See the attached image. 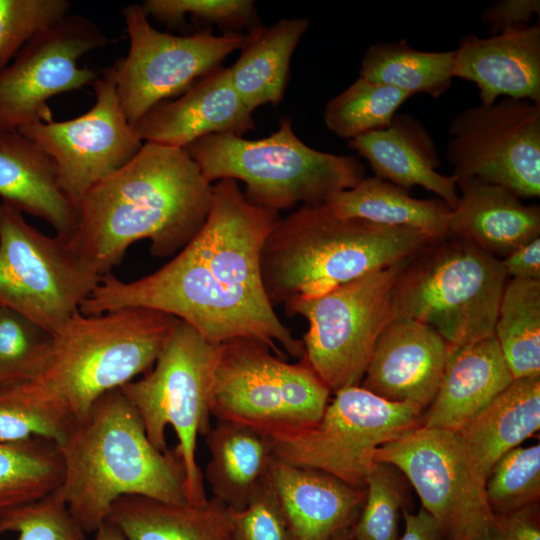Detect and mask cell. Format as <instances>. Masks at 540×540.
<instances>
[{"instance_id":"35","label":"cell","mask_w":540,"mask_h":540,"mask_svg":"<svg viewBox=\"0 0 540 540\" xmlns=\"http://www.w3.org/2000/svg\"><path fill=\"white\" fill-rule=\"evenodd\" d=\"M73 423L34 399L20 380L0 384V442L44 439L60 445Z\"/></svg>"},{"instance_id":"12","label":"cell","mask_w":540,"mask_h":540,"mask_svg":"<svg viewBox=\"0 0 540 540\" xmlns=\"http://www.w3.org/2000/svg\"><path fill=\"white\" fill-rule=\"evenodd\" d=\"M374 460L406 476L444 540H482L492 527L487 476L455 432L420 425L378 447Z\"/></svg>"},{"instance_id":"43","label":"cell","mask_w":540,"mask_h":540,"mask_svg":"<svg viewBox=\"0 0 540 540\" xmlns=\"http://www.w3.org/2000/svg\"><path fill=\"white\" fill-rule=\"evenodd\" d=\"M534 15L540 18L539 0H498L484 9L481 19L489 26V33L496 35L514 27L528 25Z\"/></svg>"},{"instance_id":"19","label":"cell","mask_w":540,"mask_h":540,"mask_svg":"<svg viewBox=\"0 0 540 540\" xmlns=\"http://www.w3.org/2000/svg\"><path fill=\"white\" fill-rule=\"evenodd\" d=\"M252 113L233 88L228 68H216L176 100H166L133 127L145 142L185 148L212 134L242 136L254 129Z\"/></svg>"},{"instance_id":"11","label":"cell","mask_w":540,"mask_h":540,"mask_svg":"<svg viewBox=\"0 0 540 540\" xmlns=\"http://www.w3.org/2000/svg\"><path fill=\"white\" fill-rule=\"evenodd\" d=\"M423 410L393 402L360 386L335 392L321 418L296 434L274 440L277 458L325 472L365 489L376 449L422 425Z\"/></svg>"},{"instance_id":"1","label":"cell","mask_w":540,"mask_h":540,"mask_svg":"<svg viewBox=\"0 0 540 540\" xmlns=\"http://www.w3.org/2000/svg\"><path fill=\"white\" fill-rule=\"evenodd\" d=\"M279 218V212L248 202L237 181L220 179L212 186L205 223L184 248L137 280L102 277L80 312L153 309L186 322L215 344L253 339L282 359L302 358V340L279 319L261 279V250Z\"/></svg>"},{"instance_id":"34","label":"cell","mask_w":540,"mask_h":540,"mask_svg":"<svg viewBox=\"0 0 540 540\" xmlns=\"http://www.w3.org/2000/svg\"><path fill=\"white\" fill-rule=\"evenodd\" d=\"M410 96L395 88L358 77L329 100L323 118L326 127L344 139L388 127Z\"/></svg>"},{"instance_id":"8","label":"cell","mask_w":540,"mask_h":540,"mask_svg":"<svg viewBox=\"0 0 540 540\" xmlns=\"http://www.w3.org/2000/svg\"><path fill=\"white\" fill-rule=\"evenodd\" d=\"M221 344L206 340L177 320L153 367L119 390L141 418L151 443L167 451L166 428L177 436L174 448L185 471V494L190 505L208 501L203 473L196 459L197 440L210 431L211 399Z\"/></svg>"},{"instance_id":"20","label":"cell","mask_w":540,"mask_h":540,"mask_svg":"<svg viewBox=\"0 0 540 540\" xmlns=\"http://www.w3.org/2000/svg\"><path fill=\"white\" fill-rule=\"evenodd\" d=\"M453 77L473 82L481 104L499 97L540 104V23L496 35L464 36L453 51Z\"/></svg>"},{"instance_id":"21","label":"cell","mask_w":540,"mask_h":540,"mask_svg":"<svg viewBox=\"0 0 540 540\" xmlns=\"http://www.w3.org/2000/svg\"><path fill=\"white\" fill-rule=\"evenodd\" d=\"M294 540H331L352 528L366 490L352 487L325 472L274 457L268 475Z\"/></svg>"},{"instance_id":"41","label":"cell","mask_w":540,"mask_h":540,"mask_svg":"<svg viewBox=\"0 0 540 540\" xmlns=\"http://www.w3.org/2000/svg\"><path fill=\"white\" fill-rule=\"evenodd\" d=\"M50 334L19 312L0 304V375L27 379L36 367Z\"/></svg>"},{"instance_id":"25","label":"cell","mask_w":540,"mask_h":540,"mask_svg":"<svg viewBox=\"0 0 540 540\" xmlns=\"http://www.w3.org/2000/svg\"><path fill=\"white\" fill-rule=\"evenodd\" d=\"M513 380L495 336L451 349L422 426L456 432Z\"/></svg>"},{"instance_id":"48","label":"cell","mask_w":540,"mask_h":540,"mask_svg":"<svg viewBox=\"0 0 540 540\" xmlns=\"http://www.w3.org/2000/svg\"><path fill=\"white\" fill-rule=\"evenodd\" d=\"M351 539H352V536H351V528H350L337 534L331 540H351Z\"/></svg>"},{"instance_id":"22","label":"cell","mask_w":540,"mask_h":540,"mask_svg":"<svg viewBox=\"0 0 540 540\" xmlns=\"http://www.w3.org/2000/svg\"><path fill=\"white\" fill-rule=\"evenodd\" d=\"M348 145L368 161L375 177L407 191L421 186L436 194L451 210L457 205V178L437 171V148L416 118L397 113L388 127L348 140Z\"/></svg>"},{"instance_id":"44","label":"cell","mask_w":540,"mask_h":540,"mask_svg":"<svg viewBox=\"0 0 540 540\" xmlns=\"http://www.w3.org/2000/svg\"><path fill=\"white\" fill-rule=\"evenodd\" d=\"M482 540H540L535 506L510 514L495 515L492 527Z\"/></svg>"},{"instance_id":"16","label":"cell","mask_w":540,"mask_h":540,"mask_svg":"<svg viewBox=\"0 0 540 540\" xmlns=\"http://www.w3.org/2000/svg\"><path fill=\"white\" fill-rule=\"evenodd\" d=\"M109 42L92 20L70 13L35 34L0 69V132L51 122L48 100L93 84L98 73L79 60Z\"/></svg>"},{"instance_id":"36","label":"cell","mask_w":540,"mask_h":540,"mask_svg":"<svg viewBox=\"0 0 540 540\" xmlns=\"http://www.w3.org/2000/svg\"><path fill=\"white\" fill-rule=\"evenodd\" d=\"M486 495L495 515L535 506L540 497L539 444L505 453L487 477Z\"/></svg>"},{"instance_id":"24","label":"cell","mask_w":540,"mask_h":540,"mask_svg":"<svg viewBox=\"0 0 540 540\" xmlns=\"http://www.w3.org/2000/svg\"><path fill=\"white\" fill-rule=\"evenodd\" d=\"M0 197L48 222L65 241L76 228L78 209L60 186L54 160L18 131L0 132Z\"/></svg>"},{"instance_id":"33","label":"cell","mask_w":540,"mask_h":540,"mask_svg":"<svg viewBox=\"0 0 540 540\" xmlns=\"http://www.w3.org/2000/svg\"><path fill=\"white\" fill-rule=\"evenodd\" d=\"M63 471L61 455L53 442H0V516L56 491Z\"/></svg>"},{"instance_id":"14","label":"cell","mask_w":540,"mask_h":540,"mask_svg":"<svg viewBox=\"0 0 540 540\" xmlns=\"http://www.w3.org/2000/svg\"><path fill=\"white\" fill-rule=\"evenodd\" d=\"M130 39L128 54L111 66L116 92L127 121L134 126L159 103L182 95L221 66L245 41L246 34L210 30L177 36L154 28L139 4L123 9Z\"/></svg>"},{"instance_id":"9","label":"cell","mask_w":540,"mask_h":540,"mask_svg":"<svg viewBox=\"0 0 540 540\" xmlns=\"http://www.w3.org/2000/svg\"><path fill=\"white\" fill-rule=\"evenodd\" d=\"M330 393L303 359L291 364L260 341L237 338L221 344L211 413L277 440L315 424Z\"/></svg>"},{"instance_id":"29","label":"cell","mask_w":540,"mask_h":540,"mask_svg":"<svg viewBox=\"0 0 540 540\" xmlns=\"http://www.w3.org/2000/svg\"><path fill=\"white\" fill-rule=\"evenodd\" d=\"M308 26L305 18L281 19L247 32L241 54L228 67V73L233 88L251 112L268 103L276 106L283 99L291 57Z\"/></svg>"},{"instance_id":"7","label":"cell","mask_w":540,"mask_h":540,"mask_svg":"<svg viewBox=\"0 0 540 540\" xmlns=\"http://www.w3.org/2000/svg\"><path fill=\"white\" fill-rule=\"evenodd\" d=\"M507 275L501 261L452 235L411 258L392 291L393 318L435 330L451 349L494 336Z\"/></svg>"},{"instance_id":"38","label":"cell","mask_w":540,"mask_h":540,"mask_svg":"<svg viewBox=\"0 0 540 540\" xmlns=\"http://www.w3.org/2000/svg\"><path fill=\"white\" fill-rule=\"evenodd\" d=\"M14 532L17 540H86L58 493L13 509L0 516V535Z\"/></svg>"},{"instance_id":"27","label":"cell","mask_w":540,"mask_h":540,"mask_svg":"<svg viewBox=\"0 0 540 540\" xmlns=\"http://www.w3.org/2000/svg\"><path fill=\"white\" fill-rule=\"evenodd\" d=\"M232 515L214 497L203 505H180L127 495L112 504L106 521L126 540H235Z\"/></svg>"},{"instance_id":"18","label":"cell","mask_w":540,"mask_h":540,"mask_svg":"<svg viewBox=\"0 0 540 540\" xmlns=\"http://www.w3.org/2000/svg\"><path fill=\"white\" fill-rule=\"evenodd\" d=\"M450 352L451 346L431 327L394 318L376 341L361 387L424 411L436 395Z\"/></svg>"},{"instance_id":"23","label":"cell","mask_w":540,"mask_h":540,"mask_svg":"<svg viewBox=\"0 0 540 540\" xmlns=\"http://www.w3.org/2000/svg\"><path fill=\"white\" fill-rule=\"evenodd\" d=\"M449 235L465 239L501 260L540 237V208L525 205L508 189L476 178L457 180Z\"/></svg>"},{"instance_id":"15","label":"cell","mask_w":540,"mask_h":540,"mask_svg":"<svg viewBox=\"0 0 540 540\" xmlns=\"http://www.w3.org/2000/svg\"><path fill=\"white\" fill-rule=\"evenodd\" d=\"M445 156L457 180L476 178L521 198L540 196V104L506 98L456 114Z\"/></svg>"},{"instance_id":"17","label":"cell","mask_w":540,"mask_h":540,"mask_svg":"<svg viewBox=\"0 0 540 540\" xmlns=\"http://www.w3.org/2000/svg\"><path fill=\"white\" fill-rule=\"evenodd\" d=\"M93 87L96 101L86 113L18 130L52 157L60 186L76 206L93 186L131 161L143 145L122 111L111 67L102 71Z\"/></svg>"},{"instance_id":"49","label":"cell","mask_w":540,"mask_h":540,"mask_svg":"<svg viewBox=\"0 0 540 540\" xmlns=\"http://www.w3.org/2000/svg\"><path fill=\"white\" fill-rule=\"evenodd\" d=\"M8 381H12V380L9 379L8 377H5V376H3V375H0V384L5 383V382H8Z\"/></svg>"},{"instance_id":"39","label":"cell","mask_w":540,"mask_h":540,"mask_svg":"<svg viewBox=\"0 0 540 540\" xmlns=\"http://www.w3.org/2000/svg\"><path fill=\"white\" fill-rule=\"evenodd\" d=\"M67 0H0V69L38 32L69 14Z\"/></svg>"},{"instance_id":"6","label":"cell","mask_w":540,"mask_h":540,"mask_svg":"<svg viewBox=\"0 0 540 540\" xmlns=\"http://www.w3.org/2000/svg\"><path fill=\"white\" fill-rule=\"evenodd\" d=\"M184 150L209 183L220 179L242 181L248 202L277 212L298 203H323L365 177L357 158L306 145L294 133L289 117H282L279 128L265 138L212 134Z\"/></svg>"},{"instance_id":"47","label":"cell","mask_w":540,"mask_h":540,"mask_svg":"<svg viewBox=\"0 0 540 540\" xmlns=\"http://www.w3.org/2000/svg\"><path fill=\"white\" fill-rule=\"evenodd\" d=\"M95 533L94 540H126L121 531L109 521H105Z\"/></svg>"},{"instance_id":"13","label":"cell","mask_w":540,"mask_h":540,"mask_svg":"<svg viewBox=\"0 0 540 540\" xmlns=\"http://www.w3.org/2000/svg\"><path fill=\"white\" fill-rule=\"evenodd\" d=\"M99 281L76 261L65 240L43 234L0 202V304L52 335Z\"/></svg>"},{"instance_id":"50","label":"cell","mask_w":540,"mask_h":540,"mask_svg":"<svg viewBox=\"0 0 540 540\" xmlns=\"http://www.w3.org/2000/svg\"><path fill=\"white\" fill-rule=\"evenodd\" d=\"M352 540V539H351Z\"/></svg>"},{"instance_id":"37","label":"cell","mask_w":540,"mask_h":540,"mask_svg":"<svg viewBox=\"0 0 540 540\" xmlns=\"http://www.w3.org/2000/svg\"><path fill=\"white\" fill-rule=\"evenodd\" d=\"M365 490L364 504L351 528L352 540H397L404 496L392 465L376 462Z\"/></svg>"},{"instance_id":"28","label":"cell","mask_w":540,"mask_h":540,"mask_svg":"<svg viewBox=\"0 0 540 540\" xmlns=\"http://www.w3.org/2000/svg\"><path fill=\"white\" fill-rule=\"evenodd\" d=\"M540 428V375L514 379L455 433L488 477L494 464Z\"/></svg>"},{"instance_id":"4","label":"cell","mask_w":540,"mask_h":540,"mask_svg":"<svg viewBox=\"0 0 540 540\" xmlns=\"http://www.w3.org/2000/svg\"><path fill=\"white\" fill-rule=\"evenodd\" d=\"M432 243L416 230L343 218L324 202L304 204L266 237L261 279L272 306L285 305L411 259Z\"/></svg>"},{"instance_id":"2","label":"cell","mask_w":540,"mask_h":540,"mask_svg":"<svg viewBox=\"0 0 540 540\" xmlns=\"http://www.w3.org/2000/svg\"><path fill=\"white\" fill-rule=\"evenodd\" d=\"M211 202V183L183 148L145 142L131 161L83 196L66 244L101 279L139 240H150L153 256L178 253L205 223Z\"/></svg>"},{"instance_id":"30","label":"cell","mask_w":540,"mask_h":540,"mask_svg":"<svg viewBox=\"0 0 540 540\" xmlns=\"http://www.w3.org/2000/svg\"><path fill=\"white\" fill-rule=\"evenodd\" d=\"M336 215L419 231L432 241L449 236L451 208L441 199H417L407 190L378 177H364L356 186L325 202Z\"/></svg>"},{"instance_id":"45","label":"cell","mask_w":540,"mask_h":540,"mask_svg":"<svg viewBox=\"0 0 540 540\" xmlns=\"http://www.w3.org/2000/svg\"><path fill=\"white\" fill-rule=\"evenodd\" d=\"M500 261L507 277L540 280V237L522 245Z\"/></svg>"},{"instance_id":"31","label":"cell","mask_w":540,"mask_h":540,"mask_svg":"<svg viewBox=\"0 0 540 540\" xmlns=\"http://www.w3.org/2000/svg\"><path fill=\"white\" fill-rule=\"evenodd\" d=\"M453 51H422L405 39L368 47L361 61L359 77L408 94L438 98L452 83Z\"/></svg>"},{"instance_id":"5","label":"cell","mask_w":540,"mask_h":540,"mask_svg":"<svg viewBox=\"0 0 540 540\" xmlns=\"http://www.w3.org/2000/svg\"><path fill=\"white\" fill-rule=\"evenodd\" d=\"M178 319L148 308L79 311L54 334L32 374L20 380L37 401L73 424L94 403L147 373Z\"/></svg>"},{"instance_id":"10","label":"cell","mask_w":540,"mask_h":540,"mask_svg":"<svg viewBox=\"0 0 540 540\" xmlns=\"http://www.w3.org/2000/svg\"><path fill=\"white\" fill-rule=\"evenodd\" d=\"M409 260L284 305L288 315L307 320L301 359L330 392L362 381L379 335L394 319L393 287Z\"/></svg>"},{"instance_id":"32","label":"cell","mask_w":540,"mask_h":540,"mask_svg":"<svg viewBox=\"0 0 540 540\" xmlns=\"http://www.w3.org/2000/svg\"><path fill=\"white\" fill-rule=\"evenodd\" d=\"M494 336L514 379L540 375V280L506 284Z\"/></svg>"},{"instance_id":"3","label":"cell","mask_w":540,"mask_h":540,"mask_svg":"<svg viewBox=\"0 0 540 540\" xmlns=\"http://www.w3.org/2000/svg\"><path fill=\"white\" fill-rule=\"evenodd\" d=\"M57 448L64 470L57 491L86 533L95 532L123 496L188 504L179 455L151 443L137 411L119 389L101 396Z\"/></svg>"},{"instance_id":"40","label":"cell","mask_w":540,"mask_h":540,"mask_svg":"<svg viewBox=\"0 0 540 540\" xmlns=\"http://www.w3.org/2000/svg\"><path fill=\"white\" fill-rule=\"evenodd\" d=\"M142 9L167 24L180 25L186 15L195 21L216 24L222 28L242 29L261 25L252 0H146Z\"/></svg>"},{"instance_id":"26","label":"cell","mask_w":540,"mask_h":540,"mask_svg":"<svg viewBox=\"0 0 540 540\" xmlns=\"http://www.w3.org/2000/svg\"><path fill=\"white\" fill-rule=\"evenodd\" d=\"M205 437L210 452L205 477L212 497L233 511L243 510L267 481L275 457L274 440L228 420H218Z\"/></svg>"},{"instance_id":"46","label":"cell","mask_w":540,"mask_h":540,"mask_svg":"<svg viewBox=\"0 0 540 540\" xmlns=\"http://www.w3.org/2000/svg\"><path fill=\"white\" fill-rule=\"evenodd\" d=\"M404 532L397 540H444L435 519L424 509L416 514L403 510Z\"/></svg>"},{"instance_id":"42","label":"cell","mask_w":540,"mask_h":540,"mask_svg":"<svg viewBox=\"0 0 540 540\" xmlns=\"http://www.w3.org/2000/svg\"><path fill=\"white\" fill-rule=\"evenodd\" d=\"M235 540H294L281 505L267 481L241 511H233Z\"/></svg>"}]
</instances>
